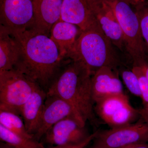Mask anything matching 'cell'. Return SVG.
<instances>
[{
  "instance_id": "603a6c76",
  "label": "cell",
  "mask_w": 148,
  "mask_h": 148,
  "mask_svg": "<svg viewBox=\"0 0 148 148\" xmlns=\"http://www.w3.org/2000/svg\"><path fill=\"white\" fill-rule=\"evenodd\" d=\"M98 131H97L92 133L86 140L82 143H79V144L68 145L53 146L50 148H85L87 147L88 145L95 139L96 135L98 134Z\"/></svg>"
},
{
  "instance_id": "5b68a950",
  "label": "cell",
  "mask_w": 148,
  "mask_h": 148,
  "mask_svg": "<svg viewBox=\"0 0 148 148\" xmlns=\"http://www.w3.org/2000/svg\"><path fill=\"white\" fill-rule=\"evenodd\" d=\"M38 86L16 69L0 72V110L21 115L22 107Z\"/></svg>"
},
{
  "instance_id": "7a4b0ae2",
  "label": "cell",
  "mask_w": 148,
  "mask_h": 148,
  "mask_svg": "<svg viewBox=\"0 0 148 148\" xmlns=\"http://www.w3.org/2000/svg\"><path fill=\"white\" fill-rule=\"evenodd\" d=\"M92 74L82 64L68 59L47 91L69 103L82 124L95 123L94 104L91 89Z\"/></svg>"
},
{
  "instance_id": "277c9868",
  "label": "cell",
  "mask_w": 148,
  "mask_h": 148,
  "mask_svg": "<svg viewBox=\"0 0 148 148\" xmlns=\"http://www.w3.org/2000/svg\"><path fill=\"white\" fill-rule=\"evenodd\" d=\"M113 11L124 36L125 49L134 61V65L145 62L146 44L140 29L137 11L125 0H103Z\"/></svg>"
},
{
  "instance_id": "ac0fdd59",
  "label": "cell",
  "mask_w": 148,
  "mask_h": 148,
  "mask_svg": "<svg viewBox=\"0 0 148 148\" xmlns=\"http://www.w3.org/2000/svg\"><path fill=\"white\" fill-rule=\"evenodd\" d=\"M0 139L1 142L14 148H47L34 138L24 137L6 129L0 125Z\"/></svg>"
},
{
  "instance_id": "8fae6325",
  "label": "cell",
  "mask_w": 148,
  "mask_h": 148,
  "mask_svg": "<svg viewBox=\"0 0 148 148\" xmlns=\"http://www.w3.org/2000/svg\"><path fill=\"white\" fill-rule=\"evenodd\" d=\"M95 0H63L60 19L85 31L97 22Z\"/></svg>"
},
{
  "instance_id": "7c38bea8",
  "label": "cell",
  "mask_w": 148,
  "mask_h": 148,
  "mask_svg": "<svg viewBox=\"0 0 148 148\" xmlns=\"http://www.w3.org/2000/svg\"><path fill=\"white\" fill-rule=\"evenodd\" d=\"M91 89L95 103L110 96L124 94L116 70L106 66L100 68L92 75Z\"/></svg>"
},
{
  "instance_id": "484cf974",
  "label": "cell",
  "mask_w": 148,
  "mask_h": 148,
  "mask_svg": "<svg viewBox=\"0 0 148 148\" xmlns=\"http://www.w3.org/2000/svg\"><path fill=\"white\" fill-rule=\"evenodd\" d=\"M137 66H140L143 71V73L145 75V76L147 78L148 81V64L145 61Z\"/></svg>"
},
{
  "instance_id": "ba28073f",
  "label": "cell",
  "mask_w": 148,
  "mask_h": 148,
  "mask_svg": "<svg viewBox=\"0 0 148 148\" xmlns=\"http://www.w3.org/2000/svg\"><path fill=\"white\" fill-rule=\"evenodd\" d=\"M34 0H0L1 25L10 30L32 29Z\"/></svg>"
},
{
  "instance_id": "7402d4cb",
  "label": "cell",
  "mask_w": 148,
  "mask_h": 148,
  "mask_svg": "<svg viewBox=\"0 0 148 148\" xmlns=\"http://www.w3.org/2000/svg\"><path fill=\"white\" fill-rule=\"evenodd\" d=\"M136 10L139 16L142 36L148 48V7L145 5Z\"/></svg>"
},
{
  "instance_id": "5bb4252c",
  "label": "cell",
  "mask_w": 148,
  "mask_h": 148,
  "mask_svg": "<svg viewBox=\"0 0 148 148\" xmlns=\"http://www.w3.org/2000/svg\"><path fill=\"white\" fill-rule=\"evenodd\" d=\"M63 0H34L33 30L49 36L51 29L61 16Z\"/></svg>"
},
{
  "instance_id": "9a60e30c",
  "label": "cell",
  "mask_w": 148,
  "mask_h": 148,
  "mask_svg": "<svg viewBox=\"0 0 148 148\" xmlns=\"http://www.w3.org/2000/svg\"><path fill=\"white\" fill-rule=\"evenodd\" d=\"M46 97V91L38 86L21 109L26 129L33 136L38 128Z\"/></svg>"
},
{
  "instance_id": "ffe728a7",
  "label": "cell",
  "mask_w": 148,
  "mask_h": 148,
  "mask_svg": "<svg viewBox=\"0 0 148 148\" xmlns=\"http://www.w3.org/2000/svg\"><path fill=\"white\" fill-rule=\"evenodd\" d=\"M138 76L141 89V98L143 100V108L141 110V116L148 121V81L139 66L134 65L132 69Z\"/></svg>"
},
{
  "instance_id": "4fadbf2b",
  "label": "cell",
  "mask_w": 148,
  "mask_h": 148,
  "mask_svg": "<svg viewBox=\"0 0 148 148\" xmlns=\"http://www.w3.org/2000/svg\"><path fill=\"white\" fill-rule=\"evenodd\" d=\"M95 17L105 35L116 48L125 49L124 36L116 16L112 9L103 0H95Z\"/></svg>"
},
{
  "instance_id": "3957f363",
  "label": "cell",
  "mask_w": 148,
  "mask_h": 148,
  "mask_svg": "<svg viewBox=\"0 0 148 148\" xmlns=\"http://www.w3.org/2000/svg\"><path fill=\"white\" fill-rule=\"evenodd\" d=\"M115 48L97 21L89 29L81 31L67 58L82 64L92 75L105 66L116 70L120 61Z\"/></svg>"
},
{
  "instance_id": "30bf717a",
  "label": "cell",
  "mask_w": 148,
  "mask_h": 148,
  "mask_svg": "<svg viewBox=\"0 0 148 148\" xmlns=\"http://www.w3.org/2000/svg\"><path fill=\"white\" fill-rule=\"evenodd\" d=\"M67 117L73 118L81 126L85 127L69 103L58 96L47 95L39 125L34 138L39 141L50 127Z\"/></svg>"
},
{
  "instance_id": "6da1fadb",
  "label": "cell",
  "mask_w": 148,
  "mask_h": 148,
  "mask_svg": "<svg viewBox=\"0 0 148 148\" xmlns=\"http://www.w3.org/2000/svg\"><path fill=\"white\" fill-rule=\"evenodd\" d=\"M8 30L20 49L19 59L14 69L47 92L68 59L61 58L56 45L47 35L32 29Z\"/></svg>"
},
{
  "instance_id": "9c48e42d",
  "label": "cell",
  "mask_w": 148,
  "mask_h": 148,
  "mask_svg": "<svg viewBox=\"0 0 148 148\" xmlns=\"http://www.w3.org/2000/svg\"><path fill=\"white\" fill-rule=\"evenodd\" d=\"M85 127L73 118H66L50 127L43 138L46 143L53 146L79 144L90 136Z\"/></svg>"
},
{
  "instance_id": "cb8c5ba5",
  "label": "cell",
  "mask_w": 148,
  "mask_h": 148,
  "mask_svg": "<svg viewBox=\"0 0 148 148\" xmlns=\"http://www.w3.org/2000/svg\"><path fill=\"white\" fill-rule=\"evenodd\" d=\"M131 5L135 8L136 10L146 5L147 0H125Z\"/></svg>"
},
{
  "instance_id": "83f0119b",
  "label": "cell",
  "mask_w": 148,
  "mask_h": 148,
  "mask_svg": "<svg viewBox=\"0 0 148 148\" xmlns=\"http://www.w3.org/2000/svg\"><path fill=\"white\" fill-rule=\"evenodd\" d=\"M0 148H14L6 143L1 142L0 144Z\"/></svg>"
},
{
  "instance_id": "e0dca14e",
  "label": "cell",
  "mask_w": 148,
  "mask_h": 148,
  "mask_svg": "<svg viewBox=\"0 0 148 148\" xmlns=\"http://www.w3.org/2000/svg\"><path fill=\"white\" fill-rule=\"evenodd\" d=\"M20 49L8 29L0 27V72L14 69L19 59Z\"/></svg>"
},
{
  "instance_id": "8992f818",
  "label": "cell",
  "mask_w": 148,
  "mask_h": 148,
  "mask_svg": "<svg viewBox=\"0 0 148 148\" xmlns=\"http://www.w3.org/2000/svg\"><path fill=\"white\" fill-rule=\"evenodd\" d=\"M95 104V112L111 128L132 123L141 116V110L134 108L125 94L103 98Z\"/></svg>"
},
{
  "instance_id": "44dd1931",
  "label": "cell",
  "mask_w": 148,
  "mask_h": 148,
  "mask_svg": "<svg viewBox=\"0 0 148 148\" xmlns=\"http://www.w3.org/2000/svg\"><path fill=\"white\" fill-rule=\"evenodd\" d=\"M122 79L130 92L133 95L141 97V89L138 76L131 70H123L122 71Z\"/></svg>"
},
{
  "instance_id": "d6986e66",
  "label": "cell",
  "mask_w": 148,
  "mask_h": 148,
  "mask_svg": "<svg viewBox=\"0 0 148 148\" xmlns=\"http://www.w3.org/2000/svg\"><path fill=\"white\" fill-rule=\"evenodd\" d=\"M0 125L16 134L34 138L33 135L27 132L23 119L19 115L13 112L0 110Z\"/></svg>"
},
{
  "instance_id": "4316f807",
  "label": "cell",
  "mask_w": 148,
  "mask_h": 148,
  "mask_svg": "<svg viewBox=\"0 0 148 148\" xmlns=\"http://www.w3.org/2000/svg\"><path fill=\"white\" fill-rule=\"evenodd\" d=\"M94 143L93 145H92L91 147H90L87 148V147H86L85 148H106V147L103 145H101V144H100L99 143H98V142L96 141V140H95V139H94Z\"/></svg>"
},
{
  "instance_id": "d4e9b609",
  "label": "cell",
  "mask_w": 148,
  "mask_h": 148,
  "mask_svg": "<svg viewBox=\"0 0 148 148\" xmlns=\"http://www.w3.org/2000/svg\"><path fill=\"white\" fill-rule=\"evenodd\" d=\"M120 148H148V144L147 143H137L124 146Z\"/></svg>"
},
{
  "instance_id": "2e32d148",
  "label": "cell",
  "mask_w": 148,
  "mask_h": 148,
  "mask_svg": "<svg viewBox=\"0 0 148 148\" xmlns=\"http://www.w3.org/2000/svg\"><path fill=\"white\" fill-rule=\"evenodd\" d=\"M81 31L76 25L59 19L51 29L50 38L58 47L60 56L66 60Z\"/></svg>"
},
{
  "instance_id": "52a82bcc",
  "label": "cell",
  "mask_w": 148,
  "mask_h": 148,
  "mask_svg": "<svg viewBox=\"0 0 148 148\" xmlns=\"http://www.w3.org/2000/svg\"><path fill=\"white\" fill-rule=\"evenodd\" d=\"M143 120L98 132L95 138L107 148H120L148 141V121Z\"/></svg>"
}]
</instances>
